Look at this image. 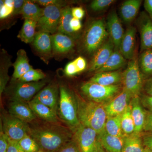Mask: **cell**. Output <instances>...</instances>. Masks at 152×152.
<instances>
[{
	"instance_id": "obj_1",
	"label": "cell",
	"mask_w": 152,
	"mask_h": 152,
	"mask_svg": "<svg viewBox=\"0 0 152 152\" xmlns=\"http://www.w3.org/2000/svg\"><path fill=\"white\" fill-rule=\"evenodd\" d=\"M28 124V134L45 152H54L73 139L72 131L62 123L47 122L38 119Z\"/></svg>"
},
{
	"instance_id": "obj_2",
	"label": "cell",
	"mask_w": 152,
	"mask_h": 152,
	"mask_svg": "<svg viewBox=\"0 0 152 152\" xmlns=\"http://www.w3.org/2000/svg\"><path fill=\"white\" fill-rule=\"evenodd\" d=\"M78 116L81 124L93 129L98 134L105 129L107 116L104 104L76 97Z\"/></svg>"
},
{
	"instance_id": "obj_3",
	"label": "cell",
	"mask_w": 152,
	"mask_h": 152,
	"mask_svg": "<svg viewBox=\"0 0 152 152\" xmlns=\"http://www.w3.org/2000/svg\"><path fill=\"white\" fill-rule=\"evenodd\" d=\"M58 115L62 123L73 132L80 125L76 97L67 87L61 86L58 104Z\"/></svg>"
},
{
	"instance_id": "obj_4",
	"label": "cell",
	"mask_w": 152,
	"mask_h": 152,
	"mask_svg": "<svg viewBox=\"0 0 152 152\" xmlns=\"http://www.w3.org/2000/svg\"><path fill=\"white\" fill-rule=\"evenodd\" d=\"M109 38L105 20L103 18L94 20L88 26L84 35V50L88 54L93 55Z\"/></svg>"
},
{
	"instance_id": "obj_5",
	"label": "cell",
	"mask_w": 152,
	"mask_h": 152,
	"mask_svg": "<svg viewBox=\"0 0 152 152\" xmlns=\"http://www.w3.org/2000/svg\"><path fill=\"white\" fill-rule=\"evenodd\" d=\"M145 80L139 67L138 58L135 56L129 60L126 69L123 73L121 82L123 89L128 92L132 98L140 96L143 88Z\"/></svg>"
},
{
	"instance_id": "obj_6",
	"label": "cell",
	"mask_w": 152,
	"mask_h": 152,
	"mask_svg": "<svg viewBox=\"0 0 152 152\" xmlns=\"http://www.w3.org/2000/svg\"><path fill=\"white\" fill-rule=\"evenodd\" d=\"M120 84L104 86L90 81L82 84L80 90L88 100L105 104L115 96L122 90Z\"/></svg>"
},
{
	"instance_id": "obj_7",
	"label": "cell",
	"mask_w": 152,
	"mask_h": 152,
	"mask_svg": "<svg viewBox=\"0 0 152 152\" xmlns=\"http://www.w3.org/2000/svg\"><path fill=\"white\" fill-rule=\"evenodd\" d=\"M73 134V139L82 152H98L101 143L99 134L96 131L80 124Z\"/></svg>"
},
{
	"instance_id": "obj_8",
	"label": "cell",
	"mask_w": 152,
	"mask_h": 152,
	"mask_svg": "<svg viewBox=\"0 0 152 152\" xmlns=\"http://www.w3.org/2000/svg\"><path fill=\"white\" fill-rule=\"evenodd\" d=\"M1 125L9 138L19 142L28 133L29 126L24 122L9 114L3 115Z\"/></svg>"
},
{
	"instance_id": "obj_9",
	"label": "cell",
	"mask_w": 152,
	"mask_h": 152,
	"mask_svg": "<svg viewBox=\"0 0 152 152\" xmlns=\"http://www.w3.org/2000/svg\"><path fill=\"white\" fill-rule=\"evenodd\" d=\"M61 8L51 6L44 9L43 14L37 22L39 31L54 34L58 31L61 16Z\"/></svg>"
},
{
	"instance_id": "obj_10",
	"label": "cell",
	"mask_w": 152,
	"mask_h": 152,
	"mask_svg": "<svg viewBox=\"0 0 152 152\" xmlns=\"http://www.w3.org/2000/svg\"><path fill=\"white\" fill-rule=\"evenodd\" d=\"M46 85V81L19 82L14 90L12 100L28 102Z\"/></svg>"
},
{
	"instance_id": "obj_11",
	"label": "cell",
	"mask_w": 152,
	"mask_h": 152,
	"mask_svg": "<svg viewBox=\"0 0 152 152\" xmlns=\"http://www.w3.org/2000/svg\"><path fill=\"white\" fill-rule=\"evenodd\" d=\"M140 37V53L152 49V20L146 12H142L136 21Z\"/></svg>"
},
{
	"instance_id": "obj_12",
	"label": "cell",
	"mask_w": 152,
	"mask_h": 152,
	"mask_svg": "<svg viewBox=\"0 0 152 152\" xmlns=\"http://www.w3.org/2000/svg\"><path fill=\"white\" fill-rule=\"evenodd\" d=\"M132 98L131 95L122 88L121 92L104 104L107 117L121 115L129 105Z\"/></svg>"
},
{
	"instance_id": "obj_13",
	"label": "cell",
	"mask_w": 152,
	"mask_h": 152,
	"mask_svg": "<svg viewBox=\"0 0 152 152\" xmlns=\"http://www.w3.org/2000/svg\"><path fill=\"white\" fill-rule=\"evenodd\" d=\"M106 23L109 38L115 46V50H119L120 44L125 32L115 10H112L109 13Z\"/></svg>"
},
{
	"instance_id": "obj_14",
	"label": "cell",
	"mask_w": 152,
	"mask_h": 152,
	"mask_svg": "<svg viewBox=\"0 0 152 152\" xmlns=\"http://www.w3.org/2000/svg\"><path fill=\"white\" fill-rule=\"evenodd\" d=\"M58 93L56 84L51 83L42 89L33 99L48 106L58 115Z\"/></svg>"
},
{
	"instance_id": "obj_15",
	"label": "cell",
	"mask_w": 152,
	"mask_h": 152,
	"mask_svg": "<svg viewBox=\"0 0 152 152\" xmlns=\"http://www.w3.org/2000/svg\"><path fill=\"white\" fill-rule=\"evenodd\" d=\"M115 46L110 38L93 55L88 71L96 72L105 64L115 50Z\"/></svg>"
},
{
	"instance_id": "obj_16",
	"label": "cell",
	"mask_w": 152,
	"mask_h": 152,
	"mask_svg": "<svg viewBox=\"0 0 152 152\" xmlns=\"http://www.w3.org/2000/svg\"><path fill=\"white\" fill-rule=\"evenodd\" d=\"M8 108L9 114L27 124L38 119L27 102L12 100Z\"/></svg>"
},
{
	"instance_id": "obj_17",
	"label": "cell",
	"mask_w": 152,
	"mask_h": 152,
	"mask_svg": "<svg viewBox=\"0 0 152 152\" xmlns=\"http://www.w3.org/2000/svg\"><path fill=\"white\" fill-rule=\"evenodd\" d=\"M136 33V28L129 26L125 32L121 41L119 51L126 60H132L135 56Z\"/></svg>"
},
{
	"instance_id": "obj_18",
	"label": "cell",
	"mask_w": 152,
	"mask_h": 152,
	"mask_svg": "<svg viewBox=\"0 0 152 152\" xmlns=\"http://www.w3.org/2000/svg\"><path fill=\"white\" fill-rule=\"evenodd\" d=\"M51 39L52 50L55 54H65L70 52L75 47V39L63 33H55L51 36Z\"/></svg>"
},
{
	"instance_id": "obj_19",
	"label": "cell",
	"mask_w": 152,
	"mask_h": 152,
	"mask_svg": "<svg viewBox=\"0 0 152 152\" xmlns=\"http://www.w3.org/2000/svg\"><path fill=\"white\" fill-rule=\"evenodd\" d=\"M132 115L135 126V132L142 134L143 131L146 116V111L143 107L140 96L132 98L130 103Z\"/></svg>"
},
{
	"instance_id": "obj_20",
	"label": "cell",
	"mask_w": 152,
	"mask_h": 152,
	"mask_svg": "<svg viewBox=\"0 0 152 152\" xmlns=\"http://www.w3.org/2000/svg\"><path fill=\"white\" fill-rule=\"evenodd\" d=\"M28 104L38 119L49 123H61L58 115L48 106L34 99Z\"/></svg>"
},
{
	"instance_id": "obj_21",
	"label": "cell",
	"mask_w": 152,
	"mask_h": 152,
	"mask_svg": "<svg viewBox=\"0 0 152 152\" xmlns=\"http://www.w3.org/2000/svg\"><path fill=\"white\" fill-rule=\"evenodd\" d=\"M99 139L102 146L107 152H122L124 137L111 135L104 129L99 134Z\"/></svg>"
},
{
	"instance_id": "obj_22",
	"label": "cell",
	"mask_w": 152,
	"mask_h": 152,
	"mask_svg": "<svg viewBox=\"0 0 152 152\" xmlns=\"http://www.w3.org/2000/svg\"><path fill=\"white\" fill-rule=\"evenodd\" d=\"M122 74L119 70L96 73L89 81L104 86L119 85L121 83Z\"/></svg>"
},
{
	"instance_id": "obj_23",
	"label": "cell",
	"mask_w": 152,
	"mask_h": 152,
	"mask_svg": "<svg viewBox=\"0 0 152 152\" xmlns=\"http://www.w3.org/2000/svg\"><path fill=\"white\" fill-rule=\"evenodd\" d=\"M142 1L141 0H127L122 4L120 9L121 18L125 23L130 24L138 14Z\"/></svg>"
},
{
	"instance_id": "obj_24",
	"label": "cell",
	"mask_w": 152,
	"mask_h": 152,
	"mask_svg": "<svg viewBox=\"0 0 152 152\" xmlns=\"http://www.w3.org/2000/svg\"><path fill=\"white\" fill-rule=\"evenodd\" d=\"M14 71L12 78L14 80H18L28 71L32 69L30 64L26 52L20 49L17 53V58L13 64Z\"/></svg>"
},
{
	"instance_id": "obj_25",
	"label": "cell",
	"mask_w": 152,
	"mask_h": 152,
	"mask_svg": "<svg viewBox=\"0 0 152 152\" xmlns=\"http://www.w3.org/2000/svg\"><path fill=\"white\" fill-rule=\"evenodd\" d=\"M33 42L36 50L42 56H50L53 52L51 36L49 33L39 31Z\"/></svg>"
},
{
	"instance_id": "obj_26",
	"label": "cell",
	"mask_w": 152,
	"mask_h": 152,
	"mask_svg": "<svg viewBox=\"0 0 152 152\" xmlns=\"http://www.w3.org/2000/svg\"><path fill=\"white\" fill-rule=\"evenodd\" d=\"M126 64V60L119 50H115L105 64L95 73L101 72H113L119 70Z\"/></svg>"
},
{
	"instance_id": "obj_27",
	"label": "cell",
	"mask_w": 152,
	"mask_h": 152,
	"mask_svg": "<svg viewBox=\"0 0 152 152\" xmlns=\"http://www.w3.org/2000/svg\"><path fill=\"white\" fill-rule=\"evenodd\" d=\"M72 18V9L69 6L62 8L58 31V32L67 35L75 39L78 37V36L70 27V22Z\"/></svg>"
},
{
	"instance_id": "obj_28",
	"label": "cell",
	"mask_w": 152,
	"mask_h": 152,
	"mask_svg": "<svg viewBox=\"0 0 152 152\" xmlns=\"http://www.w3.org/2000/svg\"><path fill=\"white\" fill-rule=\"evenodd\" d=\"M141 134L134 133L124 136L122 152H144L145 147Z\"/></svg>"
},
{
	"instance_id": "obj_29",
	"label": "cell",
	"mask_w": 152,
	"mask_h": 152,
	"mask_svg": "<svg viewBox=\"0 0 152 152\" xmlns=\"http://www.w3.org/2000/svg\"><path fill=\"white\" fill-rule=\"evenodd\" d=\"M37 22L29 19H25L21 30L19 32L18 37L26 44L33 42L36 33Z\"/></svg>"
},
{
	"instance_id": "obj_30",
	"label": "cell",
	"mask_w": 152,
	"mask_h": 152,
	"mask_svg": "<svg viewBox=\"0 0 152 152\" xmlns=\"http://www.w3.org/2000/svg\"><path fill=\"white\" fill-rule=\"evenodd\" d=\"M41 8L33 1L26 0L21 14L25 19H29L38 22L43 14Z\"/></svg>"
},
{
	"instance_id": "obj_31",
	"label": "cell",
	"mask_w": 152,
	"mask_h": 152,
	"mask_svg": "<svg viewBox=\"0 0 152 152\" xmlns=\"http://www.w3.org/2000/svg\"><path fill=\"white\" fill-rule=\"evenodd\" d=\"M138 63L145 79L152 77V49L141 52L138 58Z\"/></svg>"
},
{
	"instance_id": "obj_32",
	"label": "cell",
	"mask_w": 152,
	"mask_h": 152,
	"mask_svg": "<svg viewBox=\"0 0 152 152\" xmlns=\"http://www.w3.org/2000/svg\"><path fill=\"white\" fill-rule=\"evenodd\" d=\"M87 66L86 60L83 56H79L67 64L64 70L66 75L73 77L86 70Z\"/></svg>"
},
{
	"instance_id": "obj_33",
	"label": "cell",
	"mask_w": 152,
	"mask_h": 152,
	"mask_svg": "<svg viewBox=\"0 0 152 152\" xmlns=\"http://www.w3.org/2000/svg\"><path fill=\"white\" fill-rule=\"evenodd\" d=\"M121 115L107 117L106 120L105 130L111 135L124 137L121 124Z\"/></svg>"
},
{
	"instance_id": "obj_34",
	"label": "cell",
	"mask_w": 152,
	"mask_h": 152,
	"mask_svg": "<svg viewBox=\"0 0 152 152\" xmlns=\"http://www.w3.org/2000/svg\"><path fill=\"white\" fill-rule=\"evenodd\" d=\"M122 129L124 136L129 135L135 132V126L132 115L130 105L121 115Z\"/></svg>"
},
{
	"instance_id": "obj_35",
	"label": "cell",
	"mask_w": 152,
	"mask_h": 152,
	"mask_svg": "<svg viewBox=\"0 0 152 152\" xmlns=\"http://www.w3.org/2000/svg\"><path fill=\"white\" fill-rule=\"evenodd\" d=\"M45 77V74L40 69H35L32 68L22 76L18 81L24 83L38 82L43 80Z\"/></svg>"
},
{
	"instance_id": "obj_36",
	"label": "cell",
	"mask_w": 152,
	"mask_h": 152,
	"mask_svg": "<svg viewBox=\"0 0 152 152\" xmlns=\"http://www.w3.org/2000/svg\"><path fill=\"white\" fill-rule=\"evenodd\" d=\"M19 143L25 152H37L40 150L35 141L28 134L19 141Z\"/></svg>"
},
{
	"instance_id": "obj_37",
	"label": "cell",
	"mask_w": 152,
	"mask_h": 152,
	"mask_svg": "<svg viewBox=\"0 0 152 152\" xmlns=\"http://www.w3.org/2000/svg\"><path fill=\"white\" fill-rule=\"evenodd\" d=\"M14 0L0 1V18H6L13 13Z\"/></svg>"
},
{
	"instance_id": "obj_38",
	"label": "cell",
	"mask_w": 152,
	"mask_h": 152,
	"mask_svg": "<svg viewBox=\"0 0 152 152\" xmlns=\"http://www.w3.org/2000/svg\"><path fill=\"white\" fill-rule=\"evenodd\" d=\"M115 1L114 0H94L90 4V8L94 12H101L107 10Z\"/></svg>"
},
{
	"instance_id": "obj_39",
	"label": "cell",
	"mask_w": 152,
	"mask_h": 152,
	"mask_svg": "<svg viewBox=\"0 0 152 152\" xmlns=\"http://www.w3.org/2000/svg\"><path fill=\"white\" fill-rule=\"evenodd\" d=\"M54 152H82L74 139L71 140Z\"/></svg>"
},
{
	"instance_id": "obj_40",
	"label": "cell",
	"mask_w": 152,
	"mask_h": 152,
	"mask_svg": "<svg viewBox=\"0 0 152 152\" xmlns=\"http://www.w3.org/2000/svg\"><path fill=\"white\" fill-rule=\"evenodd\" d=\"M33 1L38 4L44 6L45 7L48 6H54L63 8L66 7V2L65 1L59 0H36Z\"/></svg>"
},
{
	"instance_id": "obj_41",
	"label": "cell",
	"mask_w": 152,
	"mask_h": 152,
	"mask_svg": "<svg viewBox=\"0 0 152 152\" xmlns=\"http://www.w3.org/2000/svg\"><path fill=\"white\" fill-rule=\"evenodd\" d=\"M0 131V152H7L8 146V137L4 132L1 125Z\"/></svg>"
},
{
	"instance_id": "obj_42",
	"label": "cell",
	"mask_w": 152,
	"mask_h": 152,
	"mask_svg": "<svg viewBox=\"0 0 152 152\" xmlns=\"http://www.w3.org/2000/svg\"><path fill=\"white\" fill-rule=\"evenodd\" d=\"M7 152H25L22 148L19 142L8 138V146Z\"/></svg>"
},
{
	"instance_id": "obj_43",
	"label": "cell",
	"mask_w": 152,
	"mask_h": 152,
	"mask_svg": "<svg viewBox=\"0 0 152 152\" xmlns=\"http://www.w3.org/2000/svg\"><path fill=\"white\" fill-rule=\"evenodd\" d=\"M143 131L147 133H152V111H146Z\"/></svg>"
},
{
	"instance_id": "obj_44",
	"label": "cell",
	"mask_w": 152,
	"mask_h": 152,
	"mask_svg": "<svg viewBox=\"0 0 152 152\" xmlns=\"http://www.w3.org/2000/svg\"><path fill=\"white\" fill-rule=\"evenodd\" d=\"M140 98L143 107L148 109V111H152V96L144 94L142 95Z\"/></svg>"
},
{
	"instance_id": "obj_45",
	"label": "cell",
	"mask_w": 152,
	"mask_h": 152,
	"mask_svg": "<svg viewBox=\"0 0 152 152\" xmlns=\"http://www.w3.org/2000/svg\"><path fill=\"white\" fill-rule=\"evenodd\" d=\"M85 11L81 7H75L72 9L73 18L80 20L85 15Z\"/></svg>"
},
{
	"instance_id": "obj_46",
	"label": "cell",
	"mask_w": 152,
	"mask_h": 152,
	"mask_svg": "<svg viewBox=\"0 0 152 152\" xmlns=\"http://www.w3.org/2000/svg\"><path fill=\"white\" fill-rule=\"evenodd\" d=\"M143 90L145 91V94L152 96V77L145 80Z\"/></svg>"
},
{
	"instance_id": "obj_47",
	"label": "cell",
	"mask_w": 152,
	"mask_h": 152,
	"mask_svg": "<svg viewBox=\"0 0 152 152\" xmlns=\"http://www.w3.org/2000/svg\"><path fill=\"white\" fill-rule=\"evenodd\" d=\"M142 138L144 146L152 151V133H147Z\"/></svg>"
},
{
	"instance_id": "obj_48",
	"label": "cell",
	"mask_w": 152,
	"mask_h": 152,
	"mask_svg": "<svg viewBox=\"0 0 152 152\" xmlns=\"http://www.w3.org/2000/svg\"><path fill=\"white\" fill-rule=\"evenodd\" d=\"M70 27L74 32L76 33L79 32L82 27L80 20L72 18L70 22Z\"/></svg>"
},
{
	"instance_id": "obj_49",
	"label": "cell",
	"mask_w": 152,
	"mask_h": 152,
	"mask_svg": "<svg viewBox=\"0 0 152 152\" xmlns=\"http://www.w3.org/2000/svg\"><path fill=\"white\" fill-rule=\"evenodd\" d=\"M14 15L20 14L23 7L25 1L23 0H14Z\"/></svg>"
},
{
	"instance_id": "obj_50",
	"label": "cell",
	"mask_w": 152,
	"mask_h": 152,
	"mask_svg": "<svg viewBox=\"0 0 152 152\" xmlns=\"http://www.w3.org/2000/svg\"><path fill=\"white\" fill-rule=\"evenodd\" d=\"M144 7L146 12L152 20V0L144 1Z\"/></svg>"
},
{
	"instance_id": "obj_51",
	"label": "cell",
	"mask_w": 152,
	"mask_h": 152,
	"mask_svg": "<svg viewBox=\"0 0 152 152\" xmlns=\"http://www.w3.org/2000/svg\"><path fill=\"white\" fill-rule=\"evenodd\" d=\"M98 152H107L104 149V148H103L102 146V145L101 144L100 146L99 147V151H98Z\"/></svg>"
},
{
	"instance_id": "obj_52",
	"label": "cell",
	"mask_w": 152,
	"mask_h": 152,
	"mask_svg": "<svg viewBox=\"0 0 152 152\" xmlns=\"http://www.w3.org/2000/svg\"><path fill=\"white\" fill-rule=\"evenodd\" d=\"M144 152H152V151H151L150 149H149L148 148H145V151Z\"/></svg>"
},
{
	"instance_id": "obj_53",
	"label": "cell",
	"mask_w": 152,
	"mask_h": 152,
	"mask_svg": "<svg viewBox=\"0 0 152 152\" xmlns=\"http://www.w3.org/2000/svg\"><path fill=\"white\" fill-rule=\"evenodd\" d=\"M44 152L43 151H42V150H40L39 151H38V152Z\"/></svg>"
}]
</instances>
